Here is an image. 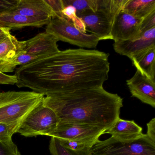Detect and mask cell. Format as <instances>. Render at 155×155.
I'll return each mask as SVG.
<instances>
[{
    "label": "cell",
    "instance_id": "e0dca14e",
    "mask_svg": "<svg viewBox=\"0 0 155 155\" xmlns=\"http://www.w3.org/2000/svg\"><path fill=\"white\" fill-rule=\"evenodd\" d=\"M122 10L143 19L155 11V0H128Z\"/></svg>",
    "mask_w": 155,
    "mask_h": 155
},
{
    "label": "cell",
    "instance_id": "83f0119b",
    "mask_svg": "<svg viewBox=\"0 0 155 155\" xmlns=\"http://www.w3.org/2000/svg\"><path fill=\"white\" fill-rule=\"evenodd\" d=\"M0 155H21L14 142L7 144L0 142Z\"/></svg>",
    "mask_w": 155,
    "mask_h": 155
},
{
    "label": "cell",
    "instance_id": "603a6c76",
    "mask_svg": "<svg viewBox=\"0 0 155 155\" xmlns=\"http://www.w3.org/2000/svg\"><path fill=\"white\" fill-rule=\"evenodd\" d=\"M21 124V122L11 124L0 123V142L7 144L13 143L12 136L18 132Z\"/></svg>",
    "mask_w": 155,
    "mask_h": 155
},
{
    "label": "cell",
    "instance_id": "8992f818",
    "mask_svg": "<svg viewBox=\"0 0 155 155\" xmlns=\"http://www.w3.org/2000/svg\"><path fill=\"white\" fill-rule=\"evenodd\" d=\"M46 32L53 34L59 41L81 48H96L100 41L94 34L83 33L68 20L57 17L51 18L46 27Z\"/></svg>",
    "mask_w": 155,
    "mask_h": 155
},
{
    "label": "cell",
    "instance_id": "9c48e42d",
    "mask_svg": "<svg viewBox=\"0 0 155 155\" xmlns=\"http://www.w3.org/2000/svg\"><path fill=\"white\" fill-rule=\"evenodd\" d=\"M58 41L53 34L45 31L28 40L22 41V52L31 56L44 58L60 51L57 44Z\"/></svg>",
    "mask_w": 155,
    "mask_h": 155
},
{
    "label": "cell",
    "instance_id": "d4e9b609",
    "mask_svg": "<svg viewBox=\"0 0 155 155\" xmlns=\"http://www.w3.org/2000/svg\"><path fill=\"white\" fill-rule=\"evenodd\" d=\"M59 140L64 146L70 149L76 151H86L90 150L94 143L96 142L92 141H78L62 140Z\"/></svg>",
    "mask_w": 155,
    "mask_h": 155
},
{
    "label": "cell",
    "instance_id": "1f68e13d",
    "mask_svg": "<svg viewBox=\"0 0 155 155\" xmlns=\"http://www.w3.org/2000/svg\"><path fill=\"white\" fill-rule=\"evenodd\" d=\"M11 29L9 28L0 27V35L2 34H11Z\"/></svg>",
    "mask_w": 155,
    "mask_h": 155
},
{
    "label": "cell",
    "instance_id": "d6986e66",
    "mask_svg": "<svg viewBox=\"0 0 155 155\" xmlns=\"http://www.w3.org/2000/svg\"><path fill=\"white\" fill-rule=\"evenodd\" d=\"M128 0H97V10L103 12L112 24L117 14L123 10Z\"/></svg>",
    "mask_w": 155,
    "mask_h": 155
},
{
    "label": "cell",
    "instance_id": "4fadbf2b",
    "mask_svg": "<svg viewBox=\"0 0 155 155\" xmlns=\"http://www.w3.org/2000/svg\"><path fill=\"white\" fill-rule=\"evenodd\" d=\"M7 13L38 18L51 19L53 17L45 0H18L17 4Z\"/></svg>",
    "mask_w": 155,
    "mask_h": 155
},
{
    "label": "cell",
    "instance_id": "4dcf8cb0",
    "mask_svg": "<svg viewBox=\"0 0 155 155\" xmlns=\"http://www.w3.org/2000/svg\"><path fill=\"white\" fill-rule=\"evenodd\" d=\"M146 135L152 142L155 143V118L152 119L147 124V132Z\"/></svg>",
    "mask_w": 155,
    "mask_h": 155
},
{
    "label": "cell",
    "instance_id": "44dd1931",
    "mask_svg": "<svg viewBox=\"0 0 155 155\" xmlns=\"http://www.w3.org/2000/svg\"><path fill=\"white\" fill-rule=\"evenodd\" d=\"M49 150L51 155H91L90 150L76 151L64 146L58 139L51 137L49 144Z\"/></svg>",
    "mask_w": 155,
    "mask_h": 155
},
{
    "label": "cell",
    "instance_id": "5bb4252c",
    "mask_svg": "<svg viewBox=\"0 0 155 155\" xmlns=\"http://www.w3.org/2000/svg\"><path fill=\"white\" fill-rule=\"evenodd\" d=\"M105 134L122 140H131L138 138L143 135L142 128L134 120H124L118 119L110 128L106 130Z\"/></svg>",
    "mask_w": 155,
    "mask_h": 155
},
{
    "label": "cell",
    "instance_id": "7c38bea8",
    "mask_svg": "<svg viewBox=\"0 0 155 155\" xmlns=\"http://www.w3.org/2000/svg\"><path fill=\"white\" fill-rule=\"evenodd\" d=\"M155 28L145 32L136 39L114 42L113 48L117 53L130 59L137 53L155 46Z\"/></svg>",
    "mask_w": 155,
    "mask_h": 155
},
{
    "label": "cell",
    "instance_id": "7402d4cb",
    "mask_svg": "<svg viewBox=\"0 0 155 155\" xmlns=\"http://www.w3.org/2000/svg\"><path fill=\"white\" fill-rule=\"evenodd\" d=\"M64 7L71 5L75 8L77 14L87 11L96 12L97 8V0H63Z\"/></svg>",
    "mask_w": 155,
    "mask_h": 155
},
{
    "label": "cell",
    "instance_id": "ba28073f",
    "mask_svg": "<svg viewBox=\"0 0 155 155\" xmlns=\"http://www.w3.org/2000/svg\"><path fill=\"white\" fill-rule=\"evenodd\" d=\"M142 19L132 16L123 10L115 17L111 25V39L114 42L131 40L138 34Z\"/></svg>",
    "mask_w": 155,
    "mask_h": 155
},
{
    "label": "cell",
    "instance_id": "52a82bcc",
    "mask_svg": "<svg viewBox=\"0 0 155 155\" xmlns=\"http://www.w3.org/2000/svg\"><path fill=\"white\" fill-rule=\"evenodd\" d=\"M106 130L97 127L82 124H58L50 135L62 140L97 141Z\"/></svg>",
    "mask_w": 155,
    "mask_h": 155
},
{
    "label": "cell",
    "instance_id": "9a60e30c",
    "mask_svg": "<svg viewBox=\"0 0 155 155\" xmlns=\"http://www.w3.org/2000/svg\"><path fill=\"white\" fill-rule=\"evenodd\" d=\"M51 19L6 13L0 15V27L9 28L11 29L28 27H41L48 25Z\"/></svg>",
    "mask_w": 155,
    "mask_h": 155
},
{
    "label": "cell",
    "instance_id": "484cf974",
    "mask_svg": "<svg viewBox=\"0 0 155 155\" xmlns=\"http://www.w3.org/2000/svg\"><path fill=\"white\" fill-rule=\"evenodd\" d=\"M154 28H155V11L153 12L142 19L138 34L135 38L132 40L140 38L145 32Z\"/></svg>",
    "mask_w": 155,
    "mask_h": 155
},
{
    "label": "cell",
    "instance_id": "f1b7e54d",
    "mask_svg": "<svg viewBox=\"0 0 155 155\" xmlns=\"http://www.w3.org/2000/svg\"><path fill=\"white\" fill-rule=\"evenodd\" d=\"M18 2V0H0V15L9 11Z\"/></svg>",
    "mask_w": 155,
    "mask_h": 155
},
{
    "label": "cell",
    "instance_id": "6da1fadb",
    "mask_svg": "<svg viewBox=\"0 0 155 155\" xmlns=\"http://www.w3.org/2000/svg\"><path fill=\"white\" fill-rule=\"evenodd\" d=\"M109 56L95 50L60 51L20 66L16 85L44 96L103 87L108 79Z\"/></svg>",
    "mask_w": 155,
    "mask_h": 155
},
{
    "label": "cell",
    "instance_id": "d6a6232c",
    "mask_svg": "<svg viewBox=\"0 0 155 155\" xmlns=\"http://www.w3.org/2000/svg\"><path fill=\"white\" fill-rule=\"evenodd\" d=\"M9 34H1L0 35V41H2L4 38H6V36L7 35H9Z\"/></svg>",
    "mask_w": 155,
    "mask_h": 155
},
{
    "label": "cell",
    "instance_id": "30bf717a",
    "mask_svg": "<svg viewBox=\"0 0 155 155\" xmlns=\"http://www.w3.org/2000/svg\"><path fill=\"white\" fill-rule=\"evenodd\" d=\"M127 85L132 97L155 107V81L137 70L134 76L127 81Z\"/></svg>",
    "mask_w": 155,
    "mask_h": 155
},
{
    "label": "cell",
    "instance_id": "3957f363",
    "mask_svg": "<svg viewBox=\"0 0 155 155\" xmlns=\"http://www.w3.org/2000/svg\"><path fill=\"white\" fill-rule=\"evenodd\" d=\"M44 97L43 94L33 91L0 92V123L22 122Z\"/></svg>",
    "mask_w": 155,
    "mask_h": 155
},
{
    "label": "cell",
    "instance_id": "5b68a950",
    "mask_svg": "<svg viewBox=\"0 0 155 155\" xmlns=\"http://www.w3.org/2000/svg\"><path fill=\"white\" fill-rule=\"evenodd\" d=\"M59 122L55 111L45 106L42 100L25 117L17 133L25 137L50 136L56 130Z\"/></svg>",
    "mask_w": 155,
    "mask_h": 155
},
{
    "label": "cell",
    "instance_id": "cb8c5ba5",
    "mask_svg": "<svg viewBox=\"0 0 155 155\" xmlns=\"http://www.w3.org/2000/svg\"><path fill=\"white\" fill-rule=\"evenodd\" d=\"M63 15L68 21L71 22L77 28L83 33H87V29L85 24L77 16L76 9L71 5L66 6L63 9Z\"/></svg>",
    "mask_w": 155,
    "mask_h": 155
},
{
    "label": "cell",
    "instance_id": "ffe728a7",
    "mask_svg": "<svg viewBox=\"0 0 155 155\" xmlns=\"http://www.w3.org/2000/svg\"><path fill=\"white\" fill-rule=\"evenodd\" d=\"M39 58H41L21 52L13 58L0 61V72L5 74L7 72H13L17 66L25 65Z\"/></svg>",
    "mask_w": 155,
    "mask_h": 155
},
{
    "label": "cell",
    "instance_id": "2e32d148",
    "mask_svg": "<svg viewBox=\"0 0 155 155\" xmlns=\"http://www.w3.org/2000/svg\"><path fill=\"white\" fill-rule=\"evenodd\" d=\"M155 46L150 47L130 58L133 65L140 73L155 81Z\"/></svg>",
    "mask_w": 155,
    "mask_h": 155
},
{
    "label": "cell",
    "instance_id": "8fae6325",
    "mask_svg": "<svg viewBox=\"0 0 155 155\" xmlns=\"http://www.w3.org/2000/svg\"><path fill=\"white\" fill-rule=\"evenodd\" d=\"M85 24L86 29L100 40L111 39V23L100 11H87L77 14Z\"/></svg>",
    "mask_w": 155,
    "mask_h": 155
},
{
    "label": "cell",
    "instance_id": "277c9868",
    "mask_svg": "<svg viewBox=\"0 0 155 155\" xmlns=\"http://www.w3.org/2000/svg\"><path fill=\"white\" fill-rule=\"evenodd\" d=\"M91 155H155V143L144 134L131 140H122L111 137L98 140L91 149Z\"/></svg>",
    "mask_w": 155,
    "mask_h": 155
},
{
    "label": "cell",
    "instance_id": "f546056e",
    "mask_svg": "<svg viewBox=\"0 0 155 155\" xmlns=\"http://www.w3.org/2000/svg\"><path fill=\"white\" fill-rule=\"evenodd\" d=\"M17 79L15 75H8L0 72V85H15Z\"/></svg>",
    "mask_w": 155,
    "mask_h": 155
},
{
    "label": "cell",
    "instance_id": "4316f807",
    "mask_svg": "<svg viewBox=\"0 0 155 155\" xmlns=\"http://www.w3.org/2000/svg\"><path fill=\"white\" fill-rule=\"evenodd\" d=\"M45 1L52 11L53 14L52 18L57 17L67 19L62 12L65 8L63 0H45Z\"/></svg>",
    "mask_w": 155,
    "mask_h": 155
},
{
    "label": "cell",
    "instance_id": "ac0fdd59",
    "mask_svg": "<svg viewBox=\"0 0 155 155\" xmlns=\"http://www.w3.org/2000/svg\"><path fill=\"white\" fill-rule=\"evenodd\" d=\"M22 41L11 34L0 41V61L11 59L22 52Z\"/></svg>",
    "mask_w": 155,
    "mask_h": 155
},
{
    "label": "cell",
    "instance_id": "7a4b0ae2",
    "mask_svg": "<svg viewBox=\"0 0 155 155\" xmlns=\"http://www.w3.org/2000/svg\"><path fill=\"white\" fill-rule=\"evenodd\" d=\"M45 106L53 110L59 124H82L107 130L120 118L123 99L103 87L44 96Z\"/></svg>",
    "mask_w": 155,
    "mask_h": 155
}]
</instances>
